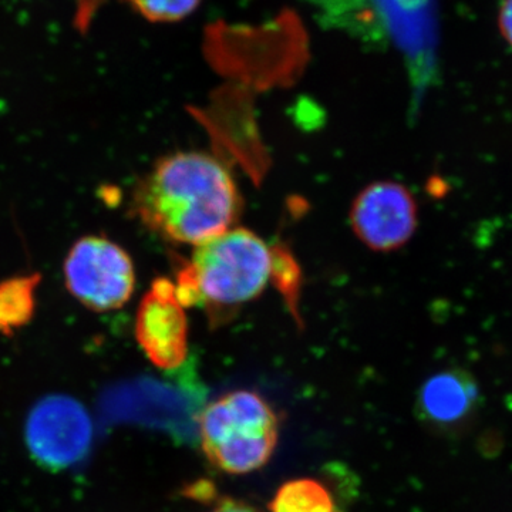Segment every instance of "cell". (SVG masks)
<instances>
[{"instance_id":"obj_1","label":"cell","mask_w":512,"mask_h":512,"mask_svg":"<svg viewBox=\"0 0 512 512\" xmlns=\"http://www.w3.org/2000/svg\"><path fill=\"white\" fill-rule=\"evenodd\" d=\"M131 208L158 237L198 247L234 227L242 198L217 158L201 151H178L160 158L141 178Z\"/></svg>"},{"instance_id":"obj_2","label":"cell","mask_w":512,"mask_h":512,"mask_svg":"<svg viewBox=\"0 0 512 512\" xmlns=\"http://www.w3.org/2000/svg\"><path fill=\"white\" fill-rule=\"evenodd\" d=\"M275 249L244 228L229 229L195 247L174 282L178 301L214 313L232 311L258 298L274 278Z\"/></svg>"},{"instance_id":"obj_3","label":"cell","mask_w":512,"mask_h":512,"mask_svg":"<svg viewBox=\"0 0 512 512\" xmlns=\"http://www.w3.org/2000/svg\"><path fill=\"white\" fill-rule=\"evenodd\" d=\"M202 450L224 473L249 474L265 467L279 440L274 407L252 390H235L208 404L200 416Z\"/></svg>"},{"instance_id":"obj_4","label":"cell","mask_w":512,"mask_h":512,"mask_svg":"<svg viewBox=\"0 0 512 512\" xmlns=\"http://www.w3.org/2000/svg\"><path fill=\"white\" fill-rule=\"evenodd\" d=\"M64 285L80 305L93 312L123 308L136 289L130 254L104 235L77 239L63 261Z\"/></svg>"},{"instance_id":"obj_5","label":"cell","mask_w":512,"mask_h":512,"mask_svg":"<svg viewBox=\"0 0 512 512\" xmlns=\"http://www.w3.org/2000/svg\"><path fill=\"white\" fill-rule=\"evenodd\" d=\"M26 440L30 453L42 466L67 468L89 451L92 421L76 400L47 397L30 413Z\"/></svg>"},{"instance_id":"obj_6","label":"cell","mask_w":512,"mask_h":512,"mask_svg":"<svg viewBox=\"0 0 512 512\" xmlns=\"http://www.w3.org/2000/svg\"><path fill=\"white\" fill-rule=\"evenodd\" d=\"M350 224L356 237L372 251H396L416 232L417 202L403 184L379 181L357 195Z\"/></svg>"},{"instance_id":"obj_7","label":"cell","mask_w":512,"mask_h":512,"mask_svg":"<svg viewBox=\"0 0 512 512\" xmlns=\"http://www.w3.org/2000/svg\"><path fill=\"white\" fill-rule=\"evenodd\" d=\"M136 339L158 369H177L187 359V315L170 279L157 278L141 299L136 315Z\"/></svg>"},{"instance_id":"obj_8","label":"cell","mask_w":512,"mask_h":512,"mask_svg":"<svg viewBox=\"0 0 512 512\" xmlns=\"http://www.w3.org/2000/svg\"><path fill=\"white\" fill-rule=\"evenodd\" d=\"M480 404V387L471 373L447 369L436 373L421 386L417 413L431 430L457 434L474 420Z\"/></svg>"},{"instance_id":"obj_9","label":"cell","mask_w":512,"mask_h":512,"mask_svg":"<svg viewBox=\"0 0 512 512\" xmlns=\"http://www.w3.org/2000/svg\"><path fill=\"white\" fill-rule=\"evenodd\" d=\"M40 282L42 276L37 272L0 282V335L12 336L33 319Z\"/></svg>"},{"instance_id":"obj_10","label":"cell","mask_w":512,"mask_h":512,"mask_svg":"<svg viewBox=\"0 0 512 512\" xmlns=\"http://www.w3.org/2000/svg\"><path fill=\"white\" fill-rule=\"evenodd\" d=\"M269 512H336V505L325 484L315 478H296L279 487Z\"/></svg>"},{"instance_id":"obj_11","label":"cell","mask_w":512,"mask_h":512,"mask_svg":"<svg viewBox=\"0 0 512 512\" xmlns=\"http://www.w3.org/2000/svg\"><path fill=\"white\" fill-rule=\"evenodd\" d=\"M138 15L148 22H180L200 6L201 0H127Z\"/></svg>"},{"instance_id":"obj_12","label":"cell","mask_w":512,"mask_h":512,"mask_svg":"<svg viewBox=\"0 0 512 512\" xmlns=\"http://www.w3.org/2000/svg\"><path fill=\"white\" fill-rule=\"evenodd\" d=\"M498 28L501 35L512 47V0H503L498 12Z\"/></svg>"},{"instance_id":"obj_13","label":"cell","mask_w":512,"mask_h":512,"mask_svg":"<svg viewBox=\"0 0 512 512\" xmlns=\"http://www.w3.org/2000/svg\"><path fill=\"white\" fill-rule=\"evenodd\" d=\"M207 512H261L252 507L251 504L244 503V501L232 500V498H222L217 501L214 507Z\"/></svg>"}]
</instances>
